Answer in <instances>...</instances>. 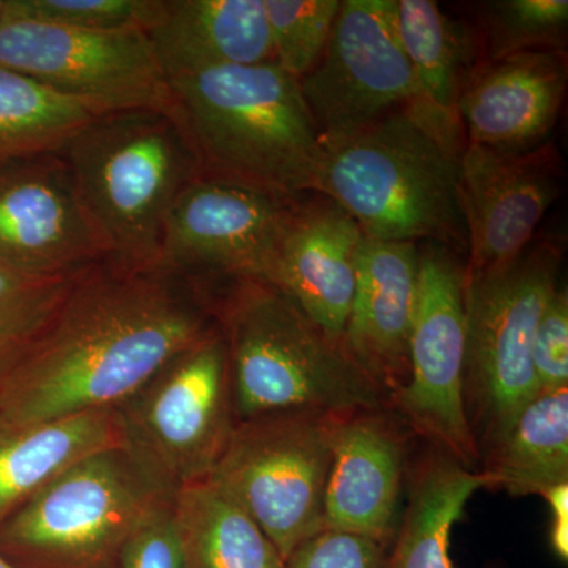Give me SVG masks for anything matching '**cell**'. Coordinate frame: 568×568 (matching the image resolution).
Instances as JSON below:
<instances>
[{
	"label": "cell",
	"instance_id": "obj_14",
	"mask_svg": "<svg viewBox=\"0 0 568 568\" xmlns=\"http://www.w3.org/2000/svg\"><path fill=\"white\" fill-rule=\"evenodd\" d=\"M106 248L58 152L0 164V263L37 278H71Z\"/></svg>",
	"mask_w": 568,
	"mask_h": 568
},
{
	"label": "cell",
	"instance_id": "obj_32",
	"mask_svg": "<svg viewBox=\"0 0 568 568\" xmlns=\"http://www.w3.org/2000/svg\"><path fill=\"white\" fill-rule=\"evenodd\" d=\"M532 364L538 394L568 388V293L560 284L538 321Z\"/></svg>",
	"mask_w": 568,
	"mask_h": 568
},
{
	"label": "cell",
	"instance_id": "obj_11",
	"mask_svg": "<svg viewBox=\"0 0 568 568\" xmlns=\"http://www.w3.org/2000/svg\"><path fill=\"white\" fill-rule=\"evenodd\" d=\"M0 67L84 103L95 114L175 111L170 81L140 31H89L18 17L0 21Z\"/></svg>",
	"mask_w": 568,
	"mask_h": 568
},
{
	"label": "cell",
	"instance_id": "obj_23",
	"mask_svg": "<svg viewBox=\"0 0 568 568\" xmlns=\"http://www.w3.org/2000/svg\"><path fill=\"white\" fill-rule=\"evenodd\" d=\"M478 473L488 489L510 496H541L568 484V388L537 394Z\"/></svg>",
	"mask_w": 568,
	"mask_h": 568
},
{
	"label": "cell",
	"instance_id": "obj_9",
	"mask_svg": "<svg viewBox=\"0 0 568 568\" xmlns=\"http://www.w3.org/2000/svg\"><path fill=\"white\" fill-rule=\"evenodd\" d=\"M336 414L287 409L239 420L209 477L290 558L324 529Z\"/></svg>",
	"mask_w": 568,
	"mask_h": 568
},
{
	"label": "cell",
	"instance_id": "obj_2",
	"mask_svg": "<svg viewBox=\"0 0 568 568\" xmlns=\"http://www.w3.org/2000/svg\"><path fill=\"white\" fill-rule=\"evenodd\" d=\"M315 193L338 204L365 237L467 250L459 207L462 123L416 102L357 132L321 138Z\"/></svg>",
	"mask_w": 568,
	"mask_h": 568
},
{
	"label": "cell",
	"instance_id": "obj_25",
	"mask_svg": "<svg viewBox=\"0 0 568 568\" xmlns=\"http://www.w3.org/2000/svg\"><path fill=\"white\" fill-rule=\"evenodd\" d=\"M395 18L420 102L462 123L459 95L474 71L469 32L432 0H395Z\"/></svg>",
	"mask_w": 568,
	"mask_h": 568
},
{
	"label": "cell",
	"instance_id": "obj_27",
	"mask_svg": "<svg viewBox=\"0 0 568 568\" xmlns=\"http://www.w3.org/2000/svg\"><path fill=\"white\" fill-rule=\"evenodd\" d=\"M342 0H264L274 62L302 80L331 39Z\"/></svg>",
	"mask_w": 568,
	"mask_h": 568
},
{
	"label": "cell",
	"instance_id": "obj_37",
	"mask_svg": "<svg viewBox=\"0 0 568 568\" xmlns=\"http://www.w3.org/2000/svg\"><path fill=\"white\" fill-rule=\"evenodd\" d=\"M3 13H6V0H0V21H2Z\"/></svg>",
	"mask_w": 568,
	"mask_h": 568
},
{
	"label": "cell",
	"instance_id": "obj_12",
	"mask_svg": "<svg viewBox=\"0 0 568 568\" xmlns=\"http://www.w3.org/2000/svg\"><path fill=\"white\" fill-rule=\"evenodd\" d=\"M297 200L201 174L164 222L160 264L209 283H274Z\"/></svg>",
	"mask_w": 568,
	"mask_h": 568
},
{
	"label": "cell",
	"instance_id": "obj_16",
	"mask_svg": "<svg viewBox=\"0 0 568 568\" xmlns=\"http://www.w3.org/2000/svg\"><path fill=\"white\" fill-rule=\"evenodd\" d=\"M413 437L392 407L336 414L324 529L390 545L405 506Z\"/></svg>",
	"mask_w": 568,
	"mask_h": 568
},
{
	"label": "cell",
	"instance_id": "obj_6",
	"mask_svg": "<svg viewBox=\"0 0 568 568\" xmlns=\"http://www.w3.org/2000/svg\"><path fill=\"white\" fill-rule=\"evenodd\" d=\"M562 257L560 241L547 239L503 271L465 280V406L480 463L538 394L534 338Z\"/></svg>",
	"mask_w": 568,
	"mask_h": 568
},
{
	"label": "cell",
	"instance_id": "obj_26",
	"mask_svg": "<svg viewBox=\"0 0 568 568\" xmlns=\"http://www.w3.org/2000/svg\"><path fill=\"white\" fill-rule=\"evenodd\" d=\"M93 115L84 103L0 67V164L59 151Z\"/></svg>",
	"mask_w": 568,
	"mask_h": 568
},
{
	"label": "cell",
	"instance_id": "obj_33",
	"mask_svg": "<svg viewBox=\"0 0 568 568\" xmlns=\"http://www.w3.org/2000/svg\"><path fill=\"white\" fill-rule=\"evenodd\" d=\"M386 549L366 537L323 529L291 552L286 568H381Z\"/></svg>",
	"mask_w": 568,
	"mask_h": 568
},
{
	"label": "cell",
	"instance_id": "obj_17",
	"mask_svg": "<svg viewBox=\"0 0 568 568\" xmlns=\"http://www.w3.org/2000/svg\"><path fill=\"white\" fill-rule=\"evenodd\" d=\"M566 91V50L518 52L477 67L458 102L466 144L507 152L540 148Z\"/></svg>",
	"mask_w": 568,
	"mask_h": 568
},
{
	"label": "cell",
	"instance_id": "obj_29",
	"mask_svg": "<svg viewBox=\"0 0 568 568\" xmlns=\"http://www.w3.org/2000/svg\"><path fill=\"white\" fill-rule=\"evenodd\" d=\"M156 3L159 0H7V10L69 28L144 33Z\"/></svg>",
	"mask_w": 568,
	"mask_h": 568
},
{
	"label": "cell",
	"instance_id": "obj_20",
	"mask_svg": "<svg viewBox=\"0 0 568 568\" xmlns=\"http://www.w3.org/2000/svg\"><path fill=\"white\" fill-rule=\"evenodd\" d=\"M144 36L168 80L274 62L264 0H159Z\"/></svg>",
	"mask_w": 568,
	"mask_h": 568
},
{
	"label": "cell",
	"instance_id": "obj_36",
	"mask_svg": "<svg viewBox=\"0 0 568 568\" xmlns=\"http://www.w3.org/2000/svg\"><path fill=\"white\" fill-rule=\"evenodd\" d=\"M0 568H20L18 566H14L13 562H10L9 559L3 558L2 555H0Z\"/></svg>",
	"mask_w": 568,
	"mask_h": 568
},
{
	"label": "cell",
	"instance_id": "obj_10",
	"mask_svg": "<svg viewBox=\"0 0 568 568\" xmlns=\"http://www.w3.org/2000/svg\"><path fill=\"white\" fill-rule=\"evenodd\" d=\"M465 267L452 250L428 242L418 250L407 381L390 407L414 437L478 473L480 455L465 406Z\"/></svg>",
	"mask_w": 568,
	"mask_h": 568
},
{
	"label": "cell",
	"instance_id": "obj_28",
	"mask_svg": "<svg viewBox=\"0 0 568 568\" xmlns=\"http://www.w3.org/2000/svg\"><path fill=\"white\" fill-rule=\"evenodd\" d=\"M567 0H499L485 6L488 61L528 51H564Z\"/></svg>",
	"mask_w": 568,
	"mask_h": 568
},
{
	"label": "cell",
	"instance_id": "obj_24",
	"mask_svg": "<svg viewBox=\"0 0 568 568\" xmlns=\"http://www.w3.org/2000/svg\"><path fill=\"white\" fill-rule=\"evenodd\" d=\"M174 511L185 568H286L271 538L211 481L181 489Z\"/></svg>",
	"mask_w": 568,
	"mask_h": 568
},
{
	"label": "cell",
	"instance_id": "obj_34",
	"mask_svg": "<svg viewBox=\"0 0 568 568\" xmlns=\"http://www.w3.org/2000/svg\"><path fill=\"white\" fill-rule=\"evenodd\" d=\"M39 331L0 332V384L21 361Z\"/></svg>",
	"mask_w": 568,
	"mask_h": 568
},
{
	"label": "cell",
	"instance_id": "obj_13",
	"mask_svg": "<svg viewBox=\"0 0 568 568\" xmlns=\"http://www.w3.org/2000/svg\"><path fill=\"white\" fill-rule=\"evenodd\" d=\"M298 82L321 138L357 132L420 102L395 0H342L320 62Z\"/></svg>",
	"mask_w": 568,
	"mask_h": 568
},
{
	"label": "cell",
	"instance_id": "obj_31",
	"mask_svg": "<svg viewBox=\"0 0 568 568\" xmlns=\"http://www.w3.org/2000/svg\"><path fill=\"white\" fill-rule=\"evenodd\" d=\"M115 568H185L174 497L160 500L138 523L123 541Z\"/></svg>",
	"mask_w": 568,
	"mask_h": 568
},
{
	"label": "cell",
	"instance_id": "obj_21",
	"mask_svg": "<svg viewBox=\"0 0 568 568\" xmlns=\"http://www.w3.org/2000/svg\"><path fill=\"white\" fill-rule=\"evenodd\" d=\"M487 488L476 470L426 444L410 459L405 506L381 568H454L450 537L470 497Z\"/></svg>",
	"mask_w": 568,
	"mask_h": 568
},
{
	"label": "cell",
	"instance_id": "obj_8",
	"mask_svg": "<svg viewBox=\"0 0 568 568\" xmlns=\"http://www.w3.org/2000/svg\"><path fill=\"white\" fill-rule=\"evenodd\" d=\"M122 447L71 466L0 526V555L20 568H115L123 541L171 499Z\"/></svg>",
	"mask_w": 568,
	"mask_h": 568
},
{
	"label": "cell",
	"instance_id": "obj_3",
	"mask_svg": "<svg viewBox=\"0 0 568 568\" xmlns=\"http://www.w3.org/2000/svg\"><path fill=\"white\" fill-rule=\"evenodd\" d=\"M201 174L298 200L315 193L323 145L301 82L275 62L171 78Z\"/></svg>",
	"mask_w": 568,
	"mask_h": 568
},
{
	"label": "cell",
	"instance_id": "obj_7",
	"mask_svg": "<svg viewBox=\"0 0 568 568\" xmlns=\"http://www.w3.org/2000/svg\"><path fill=\"white\" fill-rule=\"evenodd\" d=\"M112 409L123 450L168 496L209 480L237 424L219 327Z\"/></svg>",
	"mask_w": 568,
	"mask_h": 568
},
{
	"label": "cell",
	"instance_id": "obj_30",
	"mask_svg": "<svg viewBox=\"0 0 568 568\" xmlns=\"http://www.w3.org/2000/svg\"><path fill=\"white\" fill-rule=\"evenodd\" d=\"M71 278H37L0 263V332L39 331Z\"/></svg>",
	"mask_w": 568,
	"mask_h": 568
},
{
	"label": "cell",
	"instance_id": "obj_5",
	"mask_svg": "<svg viewBox=\"0 0 568 568\" xmlns=\"http://www.w3.org/2000/svg\"><path fill=\"white\" fill-rule=\"evenodd\" d=\"M55 152L69 168L108 260L160 264L168 213L201 175L200 159L178 112H103Z\"/></svg>",
	"mask_w": 568,
	"mask_h": 568
},
{
	"label": "cell",
	"instance_id": "obj_35",
	"mask_svg": "<svg viewBox=\"0 0 568 568\" xmlns=\"http://www.w3.org/2000/svg\"><path fill=\"white\" fill-rule=\"evenodd\" d=\"M541 497L547 500L552 521H568V484L556 485Z\"/></svg>",
	"mask_w": 568,
	"mask_h": 568
},
{
	"label": "cell",
	"instance_id": "obj_22",
	"mask_svg": "<svg viewBox=\"0 0 568 568\" xmlns=\"http://www.w3.org/2000/svg\"><path fill=\"white\" fill-rule=\"evenodd\" d=\"M111 447H122L112 407L0 429V526L71 466Z\"/></svg>",
	"mask_w": 568,
	"mask_h": 568
},
{
	"label": "cell",
	"instance_id": "obj_4",
	"mask_svg": "<svg viewBox=\"0 0 568 568\" xmlns=\"http://www.w3.org/2000/svg\"><path fill=\"white\" fill-rule=\"evenodd\" d=\"M235 418L287 409L327 414L390 407L342 343L324 334L274 284L215 283Z\"/></svg>",
	"mask_w": 568,
	"mask_h": 568
},
{
	"label": "cell",
	"instance_id": "obj_19",
	"mask_svg": "<svg viewBox=\"0 0 568 568\" xmlns=\"http://www.w3.org/2000/svg\"><path fill=\"white\" fill-rule=\"evenodd\" d=\"M417 282L414 242L365 237L342 346L384 392L388 405L407 381Z\"/></svg>",
	"mask_w": 568,
	"mask_h": 568
},
{
	"label": "cell",
	"instance_id": "obj_15",
	"mask_svg": "<svg viewBox=\"0 0 568 568\" xmlns=\"http://www.w3.org/2000/svg\"><path fill=\"white\" fill-rule=\"evenodd\" d=\"M560 181V156L547 144L526 152L466 144L458 168L469 253L465 280L503 271L526 252L559 197Z\"/></svg>",
	"mask_w": 568,
	"mask_h": 568
},
{
	"label": "cell",
	"instance_id": "obj_1",
	"mask_svg": "<svg viewBox=\"0 0 568 568\" xmlns=\"http://www.w3.org/2000/svg\"><path fill=\"white\" fill-rule=\"evenodd\" d=\"M215 327L212 283L162 264L100 261L70 280L0 384V429L115 407Z\"/></svg>",
	"mask_w": 568,
	"mask_h": 568
},
{
	"label": "cell",
	"instance_id": "obj_18",
	"mask_svg": "<svg viewBox=\"0 0 568 568\" xmlns=\"http://www.w3.org/2000/svg\"><path fill=\"white\" fill-rule=\"evenodd\" d=\"M365 234L331 197H298L284 233L274 286L325 335L342 343Z\"/></svg>",
	"mask_w": 568,
	"mask_h": 568
}]
</instances>
